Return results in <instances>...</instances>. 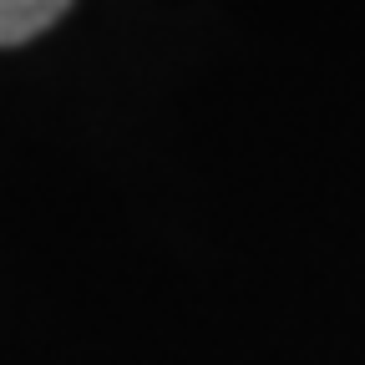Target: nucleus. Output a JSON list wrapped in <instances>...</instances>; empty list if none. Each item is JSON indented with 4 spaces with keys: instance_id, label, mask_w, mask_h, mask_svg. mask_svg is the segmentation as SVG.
Instances as JSON below:
<instances>
[{
    "instance_id": "obj_1",
    "label": "nucleus",
    "mask_w": 365,
    "mask_h": 365,
    "mask_svg": "<svg viewBox=\"0 0 365 365\" xmlns=\"http://www.w3.org/2000/svg\"><path fill=\"white\" fill-rule=\"evenodd\" d=\"M71 0H0V46H21L41 36Z\"/></svg>"
}]
</instances>
